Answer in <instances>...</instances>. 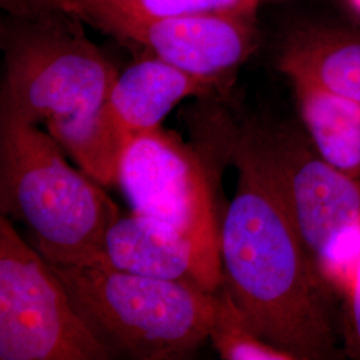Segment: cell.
Segmentation results:
<instances>
[{"label": "cell", "instance_id": "obj_7", "mask_svg": "<svg viewBox=\"0 0 360 360\" xmlns=\"http://www.w3.org/2000/svg\"><path fill=\"white\" fill-rule=\"evenodd\" d=\"M263 154L296 230L338 295L348 247L360 232V180L326 162L306 131L254 119Z\"/></svg>", "mask_w": 360, "mask_h": 360}, {"label": "cell", "instance_id": "obj_3", "mask_svg": "<svg viewBox=\"0 0 360 360\" xmlns=\"http://www.w3.org/2000/svg\"><path fill=\"white\" fill-rule=\"evenodd\" d=\"M63 153L37 124L0 112L1 215L25 224L50 264L102 267L104 238L120 211Z\"/></svg>", "mask_w": 360, "mask_h": 360}, {"label": "cell", "instance_id": "obj_4", "mask_svg": "<svg viewBox=\"0 0 360 360\" xmlns=\"http://www.w3.org/2000/svg\"><path fill=\"white\" fill-rule=\"evenodd\" d=\"M79 315L111 352L183 359L210 338L214 291L94 266H53Z\"/></svg>", "mask_w": 360, "mask_h": 360}, {"label": "cell", "instance_id": "obj_11", "mask_svg": "<svg viewBox=\"0 0 360 360\" xmlns=\"http://www.w3.org/2000/svg\"><path fill=\"white\" fill-rule=\"evenodd\" d=\"M278 67L290 80H306L360 103V37L297 31L285 40Z\"/></svg>", "mask_w": 360, "mask_h": 360}, {"label": "cell", "instance_id": "obj_16", "mask_svg": "<svg viewBox=\"0 0 360 360\" xmlns=\"http://www.w3.org/2000/svg\"><path fill=\"white\" fill-rule=\"evenodd\" d=\"M349 1V4L360 13V0H348Z\"/></svg>", "mask_w": 360, "mask_h": 360}, {"label": "cell", "instance_id": "obj_9", "mask_svg": "<svg viewBox=\"0 0 360 360\" xmlns=\"http://www.w3.org/2000/svg\"><path fill=\"white\" fill-rule=\"evenodd\" d=\"M226 84L198 77L158 58H147L119 74L104 103V116L127 139L160 126L169 111L190 96H215Z\"/></svg>", "mask_w": 360, "mask_h": 360}, {"label": "cell", "instance_id": "obj_5", "mask_svg": "<svg viewBox=\"0 0 360 360\" xmlns=\"http://www.w3.org/2000/svg\"><path fill=\"white\" fill-rule=\"evenodd\" d=\"M110 358L50 263L1 215L0 360Z\"/></svg>", "mask_w": 360, "mask_h": 360}, {"label": "cell", "instance_id": "obj_6", "mask_svg": "<svg viewBox=\"0 0 360 360\" xmlns=\"http://www.w3.org/2000/svg\"><path fill=\"white\" fill-rule=\"evenodd\" d=\"M117 186L132 211L166 223L193 245L200 285L218 290L221 220L212 183L193 148L162 126L141 132L123 153Z\"/></svg>", "mask_w": 360, "mask_h": 360}, {"label": "cell", "instance_id": "obj_10", "mask_svg": "<svg viewBox=\"0 0 360 360\" xmlns=\"http://www.w3.org/2000/svg\"><path fill=\"white\" fill-rule=\"evenodd\" d=\"M102 267L139 276L200 284L193 245L158 219L132 211L105 233Z\"/></svg>", "mask_w": 360, "mask_h": 360}, {"label": "cell", "instance_id": "obj_14", "mask_svg": "<svg viewBox=\"0 0 360 360\" xmlns=\"http://www.w3.org/2000/svg\"><path fill=\"white\" fill-rule=\"evenodd\" d=\"M214 315L210 340L226 360H296L290 352L275 347L260 338L221 283L214 291Z\"/></svg>", "mask_w": 360, "mask_h": 360}, {"label": "cell", "instance_id": "obj_12", "mask_svg": "<svg viewBox=\"0 0 360 360\" xmlns=\"http://www.w3.org/2000/svg\"><path fill=\"white\" fill-rule=\"evenodd\" d=\"M304 131L318 154L352 178H360V103L306 80H291Z\"/></svg>", "mask_w": 360, "mask_h": 360}, {"label": "cell", "instance_id": "obj_2", "mask_svg": "<svg viewBox=\"0 0 360 360\" xmlns=\"http://www.w3.org/2000/svg\"><path fill=\"white\" fill-rule=\"evenodd\" d=\"M1 49L0 112L44 124L82 171L101 184L114 181L123 150L102 107L119 74L80 20L62 11L13 15L1 28Z\"/></svg>", "mask_w": 360, "mask_h": 360}, {"label": "cell", "instance_id": "obj_15", "mask_svg": "<svg viewBox=\"0 0 360 360\" xmlns=\"http://www.w3.org/2000/svg\"><path fill=\"white\" fill-rule=\"evenodd\" d=\"M342 296L343 306L339 323L342 351L348 358L360 360V245Z\"/></svg>", "mask_w": 360, "mask_h": 360}, {"label": "cell", "instance_id": "obj_1", "mask_svg": "<svg viewBox=\"0 0 360 360\" xmlns=\"http://www.w3.org/2000/svg\"><path fill=\"white\" fill-rule=\"evenodd\" d=\"M236 191L221 219L223 284L260 338L296 360L340 358L334 297L296 230L254 119L227 136Z\"/></svg>", "mask_w": 360, "mask_h": 360}, {"label": "cell", "instance_id": "obj_13", "mask_svg": "<svg viewBox=\"0 0 360 360\" xmlns=\"http://www.w3.org/2000/svg\"><path fill=\"white\" fill-rule=\"evenodd\" d=\"M264 1L269 0H1V6L13 15L108 10L138 16H190L255 15Z\"/></svg>", "mask_w": 360, "mask_h": 360}, {"label": "cell", "instance_id": "obj_8", "mask_svg": "<svg viewBox=\"0 0 360 360\" xmlns=\"http://www.w3.org/2000/svg\"><path fill=\"white\" fill-rule=\"evenodd\" d=\"M71 15L120 41L142 46L169 65L226 86L257 49L255 15L138 16L108 10Z\"/></svg>", "mask_w": 360, "mask_h": 360}]
</instances>
